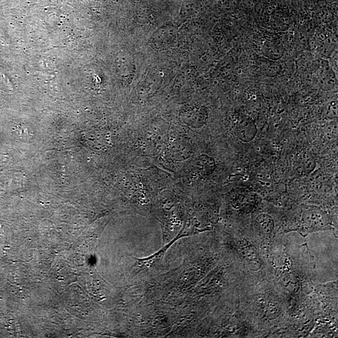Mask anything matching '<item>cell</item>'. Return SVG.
Wrapping results in <instances>:
<instances>
[{"instance_id": "obj_1", "label": "cell", "mask_w": 338, "mask_h": 338, "mask_svg": "<svg viewBox=\"0 0 338 338\" xmlns=\"http://www.w3.org/2000/svg\"><path fill=\"white\" fill-rule=\"evenodd\" d=\"M257 129L253 119L245 116L241 117L236 127L238 138L244 143H249L256 137Z\"/></svg>"}, {"instance_id": "obj_2", "label": "cell", "mask_w": 338, "mask_h": 338, "mask_svg": "<svg viewBox=\"0 0 338 338\" xmlns=\"http://www.w3.org/2000/svg\"><path fill=\"white\" fill-rule=\"evenodd\" d=\"M316 160L309 152H304L299 155L294 164L296 174L300 177L310 175L315 171Z\"/></svg>"}, {"instance_id": "obj_3", "label": "cell", "mask_w": 338, "mask_h": 338, "mask_svg": "<svg viewBox=\"0 0 338 338\" xmlns=\"http://www.w3.org/2000/svg\"><path fill=\"white\" fill-rule=\"evenodd\" d=\"M303 221L304 223L309 226L317 227L325 226L328 224V219L324 213L317 208H310L304 211L303 214Z\"/></svg>"}, {"instance_id": "obj_4", "label": "cell", "mask_w": 338, "mask_h": 338, "mask_svg": "<svg viewBox=\"0 0 338 338\" xmlns=\"http://www.w3.org/2000/svg\"><path fill=\"white\" fill-rule=\"evenodd\" d=\"M262 54L271 60L281 59L284 55V46L281 41L277 40L267 41L262 46Z\"/></svg>"}, {"instance_id": "obj_5", "label": "cell", "mask_w": 338, "mask_h": 338, "mask_svg": "<svg viewBox=\"0 0 338 338\" xmlns=\"http://www.w3.org/2000/svg\"><path fill=\"white\" fill-rule=\"evenodd\" d=\"M320 72V84L321 88L325 90H331L334 88L336 80L333 71L329 68L327 63H324Z\"/></svg>"}, {"instance_id": "obj_6", "label": "cell", "mask_w": 338, "mask_h": 338, "mask_svg": "<svg viewBox=\"0 0 338 338\" xmlns=\"http://www.w3.org/2000/svg\"><path fill=\"white\" fill-rule=\"evenodd\" d=\"M276 63L274 60L268 61V62L264 61V62H262L261 69L265 76H273V74L276 76L277 74H279L278 72L281 70V65H277Z\"/></svg>"}]
</instances>
